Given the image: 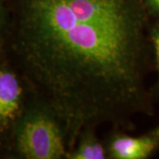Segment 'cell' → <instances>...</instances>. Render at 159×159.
Returning <instances> with one entry per match:
<instances>
[{
	"label": "cell",
	"mask_w": 159,
	"mask_h": 159,
	"mask_svg": "<svg viewBox=\"0 0 159 159\" xmlns=\"http://www.w3.org/2000/svg\"><path fill=\"white\" fill-rule=\"evenodd\" d=\"M6 1V55L61 118L68 151L85 128L128 132L150 113L142 0Z\"/></svg>",
	"instance_id": "6da1fadb"
},
{
	"label": "cell",
	"mask_w": 159,
	"mask_h": 159,
	"mask_svg": "<svg viewBox=\"0 0 159 159\" xmlns=\"http://www.w3.org/2000/svg\"><path fill=\"white\" fill-rule=\"evenodd\" d=\"M67 153V135L62 119L32 88L13 133L8 159H66Z\"/></svg>",
	"instance_id": "7a4b0ae2"
},
{
	"label": "cell",
	"mask_w": 159,
	"mask_h": 159,
	"mask_svg": "<svg viewBox=\"0 0 159 159\" xmlns=\"http://www.w3.org/2000/svg\"><path fill=\"white\" fill-rule=\"evenodd\" d=\"M32 87L7 57H0V158H9L11 141Z\"/></svg>",
	"instance_id": "3957f363"
},
{
	"label": "cell",
	"mask_w": 159,
	"mask_h": 159,
	"mask_svg": "<svg viewBox=\"0 0 159 159\" xmlns=\"http://www.w3.org/2000/svg\"><path fill=\"white\" fill-rule=\"evenodd\" d=\"M126 131L114 129L105 141L109 159H146L158 148L159 139L150 133L131 136Z\"/></svg>",
	"instance_id": "277c9868"
},
{
	"label": "cell",
	"mask_w": 159,
	"mask_h": 159,
	"mask_svg": "<svg viewBox=\"0 0 159 159\" xmlns=\"http://www.w3.org/2000/svg\"><path fill=\"white\" fill-rule=\"evenodd\" d=\"M94 127H88L80 133L74 148L66 159H109L105 142L97 136Z\"/></svg>",
	"instance_id": "5b68a950"
},
{
	"label": "cell",
	"mask_w": 159,
	"mask_h": 159,
	"mask_svg": "<svg viewBox=\"0 0 159 159\" xmlns=\"http://www.w3.org/2000/svg\"><path fill=\"white\" fill-rule=\"evenodd\" d=\"M154 22L149 24L148 29V38L154 53L156 66L157 70V89L159 91V19L153 20Z\"/></svg>",
	"instance_id": "8992f818"
},
{
	"label": "cell",
	"mask_w": 159,
	"mask_h": 159,
	"mask_svg": "<svg viewBox=\"0 0 159 159\" xmlns=\"http://www.w3.org/2000/svg\"><path fill=\"white\" fill-rule=\"evenodd\" d=\"M8 31V12L6 0H0V57L6 53Z\"/></svg>",
	"instance_id": "52a82bcc"
},
{
	"label": "cell",
	"mask_w": 159,
	"mask_h": 159,
	"mask_svg": "<svg viewBox=\"0 0 159 159\" xmlns=\"http://www.w3.org/2000/svg\"><path fill=\"white\" fill-rule=\"evenodd\" d=\"M149 19H159V0H142Z\"/></svg>",
	"instance_id": "ba28073f"
},
{
	"label": "cell",
	"mask_w": 159,
	"mask_h": 159,
	"mask_svg": "<svg viewBox=\"0 0 159 159\" xmlns=\"http://www.w3.org/2000/svg\"><path fill=\"white\" fill-rule=\"evenodd\" d=\"M150 134H151L152 135H154V136H156L157 138H158L159 139V125L157 126V127H156L154 130L151 131V132H150Z\"/></svg>",
	"instance_id": "9c48e42d"
}]
</instances>
